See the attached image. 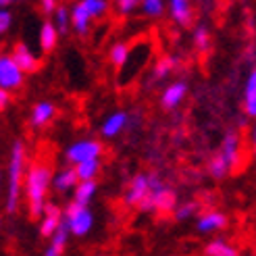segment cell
Segmentation results:
<instances>
[{
	"label": "cell",
	"instance_id": "1",
	"mask_svg": "<svg viewBox=\"0 0 256 256\" xmlns=\"http://www.w3.org/2000/svg\"><path fill=\"white\" fill-rule=\"evenodd\" d=\"M28 175V152H25V144L21 140L12 142L10 154H8V164H6V196H4V210L8 214H15L21 196H23V182Z\"/></svg>",
	"mask_w": 256,
	"mask_h": 256
},
{
	"label": "cell",
	"instance_id": "2",
	"mask_svg": "<svg viewBox=\"0 0 256 256\" xmlns=\"http://www.w3.org/2000/svg\"><path fill=\"white\" fill-rule=\"evenodd\" d=\"M52 186V171L46 162H34L25 175V200L32 219H40L46 210L48 188Z\"/></svg>",
	"mask_w": 256,
	"mask_h": 256
},
{
	"label": "cell",
	"instance_id": "3",
	"mask_svg": "<svg viewBox=\"0 0 256 256\" xmlns=\"http://www.w3.org/2000/svg\"><path fill=\"white\" fill-rule=\"evenodd\" d=\"M150 182H152V192L148 200L140 206L142 212H173L177 208V198H175V192L162 182V179L156 173H150Z\"/></svg>",
	"mask_w": 256,
	"mask_h": 256
},
{
	"label": "cell",
	"instance_id": "4",
	"mask_svg": "<svg viewBox=\"0 0 256 256\" xmlns=\"http://www.w3.org/2000/svg\"><path fill=\"white\" fill-rule=\"evenodd\" d=\"M62 219H65V223L69 225L71 236H75V238L88 236L90 232H92V227H94V214H92V210H90L86 204H80L75 200H71L67 204V208L62 210Z\"/></svg>",
	"mask_w": 256,
	"mask_h": 256
},
{
	"label": "cell",
	"instance_id": "5",
	"mask_svg": "<svg viewBox=\"0 0 256 256\" xmlns=\"http://www.w3.org/2000/svg\"><path fill=\"white\" fill-rule=\"evenodd\" d=\"M25 73L19 62L12 58L10 54H2L0 56V88L2 90H8V92H15L19 90L25 82Z\"/></svg>",
	"mask_w": 256,
	"mask_h": 256
},
{
	"label": "cell",
	"instance_id": "6",
	"mask_svg": "<svg viewBox=\"0 0 256 256\" xmlns=\"http://www.w3.org/2000/svg\"><path fill=\"white\" fill-rule=\"evenodd\" d=\"M152 192V182H150V175L146 173H138L132 177L130 186L125 190V204L127 206H134V208H140L142 204L148 200Z\"/></svg>",
	"mask_w": 256,
	"mask_h": 256
},
{
	"label": "cell",
	"instance_id": "7",
	"mask_svg": "<svg viewBox=\"0 0 256 256\" xmlns=\"http://www.w3.org/2000/svg\"><path fill=\"white\" fill-rule=\"evenodd\" d=\"M102 156V144L98 140H78L65 150V158L71 164H78L90 158H100Z\"/></svg>",
	"mask_w": 256,
	"mask_h": 256
},
{
	"label": "cell",
	"instance_id": "8",
	"mask_svg": "<svg viewBox=\"0 0 256 256\" xmlns=\"http://www.w3.org/2000/svg\"><path fill=\"white\" fill-rule=\"evenodd\" d=\"M229 225V219L225 212H219V210H206L202 212L198 219H196V232L198 234H216L221 232V229H225Z\"/></svg>",
	"mask_w": 256,
	"mask_h": 256
},
{
	"label": "cell",
	"instance_id": "9",
	"mask_svg": "<svg viewBox=\"0 0 256 256\" xmlns=\"http://www.w3.org/2000/svg\"><path fill=\"white\" fill-rule=\"evenodd\" d=\"M127 125H130V112L114 110L104 119V123H102V127H100V134H102V138L112 140V138H117L119 134H123L127 130Z\"/></svg>",
	"mask_w": 256,
	"mask_h": 256
},
{
	"label": "cell",
	"instance_id": "10",
	"mask_svg": "<svg viewBox=\"0 0 256 256\" xmlns=\"http://www.w3.org/2000/svg\"><path fill=\"white\" fill-rule=\"evenodd\" d=\"M186 96H188V84L182 82V80L173 82V84H169L167 88L162 90V94H160V104H162L164 110H173V108H177V106L186 100Z\"/></svg>",
	"mask_w": 256,
	"mask_h": 256
},
{
	"label": "cell",
	"instance_id": "11",
	"mask_svg": "<svg viewBox=\"0 0 256 256\" xmlns=\"http://www.w3.org/2000/svg\"><path fill=\"white\" fill-rule=\"evenodd\" d=\"M10 56L19 62V67H21L25 73H36L38 69H40V58H38V56L32 52V48L25 44V42H17L15 46H12Z\"/></svg>",
	"mask_w": 256,
	"mask_h": 256
},
{
	"label": "cell",
	"instance_id": "12",
	"mask_svg": "<svg viewBox=\"0 0 256 256\" xmlns=\"http://www.w3.org/2000/svg\"><path fill=\"white\" fill-rule=\"evenodd\" d=\"M219 152L227 158L229 167L236 169L240 164V160H242V138L236 132H227L225 138H223V142H221V150Z\"/></svg>",
	"mask_w": 256,
	"mask_h": 256
},
{
	"label": "cell",
	"instance_id": "13",
	"mask_svg": "<svg viewBox=\"0 0 256 256\" xmlns=\"http://www.w3.org/2000/svg\"><path fill=\"white\" fill-rule=\"evenodd\" d=\"M60 223H62V210L56 206V204L48 202L44 214L40 216V236L42 238H52Z\"/></svg>",
	"mask_w": 256,
	"mask_h": 256
},
{
	"label": "cell",
	"instance_id": "14",
	"mask_svg": "<svg viewBox=\"0 0 256 256\" xmlns=\"http://www.w3.org/2000/svg\"><path fill=\"white\" fill-rule=\"evenodd\" d=\"M167 8L171 19L179 28H188L192 19H194V8H192L190 0H167Z\"/></svg>",
	"mask_w": 256,
	"mask_h": 256
},
{
	"label": "cell",
	"instance_id": "15",
	"mask_svg": "<svg viewBox=\"0 0 256 256\" xmlns=\"http://www.w3.org/2000/svg\"><path fill=\"white\" fill-rule=\"evenodd\" d=\"M242 108L250 119H256V67L250 71L244 84V98H242Z\"/></svg>",
	"mask_w": 256,
	"mask_h": 256
},
{
	"label": "cell",
	"instance_id": "16",
	"mask_svg": "<svg viewBox=\"0 0 256 256\" xmlns=\"http://www.w3.org/2000/svg\"><path fill=\"white\" fill-rule=\"evenodd\" d=\"M58 38H60V32L56 30L54 21H44L40 25V34H38V44L44 52H52L58 44Z\"/></svg>",
	"mask_w": 256,
	"mask_h": 256
},
{
	"label": "cell",
	"instance_id": "17",
	"mask_svg": "<svg viewBox=\"0 0 256 256\" xmlns=\"http://www.w3.org/2000/svg\"><path fill=\"white\" fill-rule=\"evenodd\" d=\"M54 114H56V106L52 104V102L42 100V102H38V104L32 108L30 123L34 127H44V125H48L50 121L54 119Z\"/></svg>",
	"mask_w": 256,
	"mask_h": 256
},
{
	"label": "cell",
	"instance_id": "18",
	"mask_svg": "<svg viewBox=\"0 0 256 256\" xmlns=\"http://www.w3.org/2000/svg\"><path fill=\"white\" fill-rule=\"evenodd\" d=\"M80 184V175H78V169L73 167H67V169H60L54 177H52V186L56 192H69V190H75V186Z\"/></svg>",
	"mask_w": 256,
	"mask_h": 256
},
{
	"label": "cell",
	"instance_id": "19",
	"mask_svg": "<svg viewBox=\"0 0 256 256\" xmlns=\"http://www.w3.org/2000/svg\"><path fill=\"white\" fill-rule=\"evenodd\" d=\"M96 190H98L96 179H80V184L73 190V200L90 206V202H92L96 196Z\"/></svg>",
	"mask_w": 256,
	"mask_h": 256
},
{
	"label": "cell",
	"instance_id": "20",
	"mask_svg": "<svg viewBox=\"0 0 256 256\" xmlns=\"http://www.w3.org/2000/svg\"><path fill=\"white\" fill-rule=\"evenodd\" d=\"M92 17L86 12V8L80 4V2H75L73 8H71V25H73V32L78 34V36H86L90 32V25H92Z\"/></svg>",
	"mask_w": 256,
	"mask_h": 256
},
{
	"label": "cell",
	"instance_id": "21",
	"mask_svg": "<svg viewBox=\"0 0 256 256\" xmlns=\"http://www.w3.org/2000/svg\"><path fill=\"white\" fill-rule=\"evenodd\" d=\"M130 56H132V50L125 42L112 44L108 50V60L112 62V67H117V69H125V65L130 62Z\"/></svg>",
	"mask_w": 256,
	"mask_h": 256
},
{
	"label": "cell",
	"instance_id": "22",
	"mask_svg": "<svg viewBox=\"0 0 256 256\" xmlns=\"http://www.w3.org/2000/svg\"><path fill=\"white\" fill-rule=\"evenodd\" d=\"M204 254L206 256H240V250L225 240H212L204 246Z\"/></svg>",
	"mask_w": 256,
	"mask_h": 256
},
{
	"label": "cell",
	"instance_id": "23",
	"mask_svg": "<svg viewBox=\"0 0 256 256\" xmlns=\"http://www.w3.org/2000/svg\"><path fill=\"white\" fill-rule=\"evenodd\" d=\"M229 171H234L232 167H229V162H227V158L221 154H214L210 160H208V173H210V177H214V179H223V177H227L229 175Z\"/></svg>",
	"mask_w": 256,
	"mask_h": 256
},
{
	"label": "cell",
	"instance_id": "24",
	"mask_svg": "<svg viewBox=\"0 0 256 256\" xmlns=\"http://www.w3.org/2000/svg\"><path fill=\"white\" fill-rule=\"evenodd\" d=\"M78 2L86 8V12L92 19H100L102 15H106L108 12V0H78Z\"/></svg>",
	"mask_w": 256,
	"mask_h": 256
},
{
	"label": "cell",
	"instance_id": "25",
	"mask_svg": "<svg viewBox=\"0 0 256 256\" xmlns=\"http://www.w3.org/2000/svg\"><path fill=\"white\" fill-rule=\"evenodd\" d=\"M177 67V58L175 56H162L160 60H156L154 69H152V80H164L167 75Z\"/></svg>",
	"mask_w": 256,
	"mask_h": 256
},
{
	"label": "cell",
	"instance_id": "26",
	"mask_svg": "<svg viewBox=\"0 0 256 256\" xmlns=\"http://www.w3.org/2000/svg\"><path fill=\"white\" fill-rule=\"evenodd\" d=\"M75 169H78L80 179H96V175L100 173V158H90V160L78 162Z\"/></svg>",
	"mask_w": 256,
	"mask_h": 256
},
{
	"label": "cell",
	"instance_id": "27",
	"mask_svg": "<svg viewBox=\"0 0 256 256\" xmlns=\"http://www.w3.org/2000/svg\"><path fill=\"white\" fill-rule=\"evenodd\" d=\"M54 19V25H56V30L60 32V36L62 34H67L73 25H71V8H67V6H58L56 10H54V15H52Z\"/></svg>",
	"mask_w": 256,
	"mask_h": 256
},
{
	"label": "cell",
	"instance_id": "28",
	"mask_svg": "<svg viewBox=\"0 0 256 256\" xmlns=\"http://www.w3.org/2000/svg\"><path fill=\"white\" fill-rule=\"evenodd\" d=\"M192 40H194L196 50H200V52H206L208 46H210V34H208V28H206V25H196Z\"/></svg>",
	"mask_w": 256,
	"mask_h": 256
},
{
	"label": "cell",
	"instance_id": "29",
	"mask_svg": "<svg viewBox=\"0 0 256 256\" xmlns=\"http://www.w3.org/2000/svg\"><path fill=\"white\" fill-rule=\"evenodd\" d=\"M164 0H142V12L146 17H160L164 12Z\"/></svg>",
	"mask_w": 256,
	"mask_h": 256
},
{
	"label": "cell",
	"instance_id": "30",
	"mask_svg": "<svg viewBox=\"0 0 256 256\" xmlns=\"http://www.w3.org/2000/svg\"><path fill=\"white\" fill-rule=\"evenodd\" d=\"M69 236H71V229H69V225L65 223V219H62V223L58 225V229L54 232V236L50 238V240H52V242H50V244H54V246H58V248H62V250H65Z\"/></svg>",
	"mask_w": 256,
	"mask_h": 256
},
{
	"label": "cell",
	"instance_id": "31",
	"mask_svg": "<svg viewBox=\"0 0 256 256\" xmlns=\"http://www.w3.org/2000/svg\"><path fill=\"white\" fill-rule=\"evenodd\" d=\"M114 6L119 15H132L138 6H142V0H114Z\"/></svg>",
	"mask_w": 256,
	"mask_h": 256
},
{
	"label": "cell",
	"instance_id": "32",
	"mask_svg": "<svg viewBox=\"0 0 256 256\" xmlns=\"http://www.w3.org/2000/svg\"><path fill=\"white\" fill-rule=\"evenodd\" d=\"M194 212H196V202H186V204H182V206L175 208V219L177 221H188L190 216H194Z\"/></svg>",
	"mask_w": 256,
	"mask_h": 256
},
{
	"label": "cell",
	"instance_id": "33",
	"mask_svg": "<svg viewBox=\"0 0 256 256\" xmlns=\"http://www.w3.org/2000/svg\"><path fill=\"white\" fill-rule=\"evenodd\" d=\"M10 25H12V15L6 6H2V10H0V34H6Z\"/></svg>",
	"mask_w": 256,
	"mask_h": 256
},
{
	"label": "cell",
	"instance_id": "34",
	"mask_svg": "<svg viewBox=\"0 0 256 256\" xmlns=\"http://www.w3.org/2000/svg\"><path fill=\"white\" fill-rule=\"evenodd\" d=\"M40 8H42V12H46V15H54L58 4H56V0H40Z\"/></svg>",
	"mask_w": 256,
	"mask_h": 256
},
{
	"label": "cell",
	"instance_id": "35",
	"mask_svg": "<svg viewBox=\"0 0 256 256\" xmlns=\"http://www.w3.org/2000/svg\"><path fill=\"white\" fill-rule=\"evenodd\" d=\"M8 102H10V92H8V90L0 88V108H6Z\"/></svg>",
	"mask_w": 256,
	"mask_h": 256
},
{
	"label": "cell",
	"instance_id": "36",
	"mask_svg": "<svg viewBox=\"0 0 256 256\" xmlns=\"http://www.w3.org/2000/svg\"><path fill=\"white\" fill-rule=\"evenodd\" d=\"M44 256H62V248L54 246V244H50L46 250H44Z\"/></svg>",
	"mask_w": 256,
	"mask_h": 256
},
{
	"label": "cell",
	"instance_id": "37",
	"mask_svg": "<svg viewBox=\"0 0 256 256\" xmlns=\"http://www.w3.org/2000/svg\"><path fill=\"white\" fill-rule=\"evenodd\" d=\"M252 148H254V156H256V123L252 127Z\"/></svg>",
	"mask_w": 256,
	"mask_h": 256
},
{
	"label": "cell",
	"instance_id": "38",
	"mask_svg": "<svg viewBox=\"0 0 256 256\" xmlns=\"http://www.w3.org/2000/svg\"><path fill=\"white\" fill-rule=\"evenodd\" d=\"M12 2H19V0H0V4H2V6H8Z\"/></svg>",
	"mask_w": 256,
	"mask_h": 256
}]
</instances>
